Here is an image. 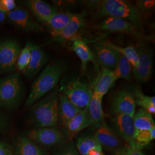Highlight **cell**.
<instances>
[{
  "label": "cell",
  "mask_w": 155,
  "mask_h": 155,
  "mask_svg": "<svg viewBox=\"0 0 155 155\" xmlns=\"http://www.w3.org/2000/svg\"><path fill=\"white\" fill-rule=\"evenodd\" d=\"M21 4L44 25L58 12L55 6L43 0L23 1Z\"/></svg>",
  "instance_id": "cell-13"
},
{
  "label": "cell",
  "mask_w": 155,
  "mask_h": 155,
  "mask_svg": "<svg viewBox=\"0 0 155 155\" xmlns=\"http://www.w3.org/2000/svg\"><path fill=\"white\" fill-rule=\"evenodd\" d=\"M141 16H149L155 9V0H138L134 6Z\"/></svg>",
  "instance_id": "cell-32"
},
{
  "label": "cell",
  "mask_w": 155,
  "mask_h": 155,
  "mask_svg": "<svg viewBox=\"0 0 155 155\" xmlns=\"http://www.w3.org/2000/svg\"><path fill=\"white\" fill-rule=\"evenodd\" d=\"M21 49L20 45L15 39L0 41V75L15 72L17 61Z\"/></svg>",
  "instance_id": "cell-6"
},
{
  "label": "cell",
  "mask_w": 155,
  "mask_h": 155,
  "mask_svg": "<svg viewBox=\"0 0 155 155\" xmlns=\"http://www.w3.org/2000/svg\"><path fill=\"white\" fill-rule=\"evenodd\" d=\"M93 54L98 63L102 68L113 71L119 61L120 54L115 50L110 48L101 43L94 45Z\"/></svg>",
  "instance_id": "cell-15"
},
{
  "label": "cell",
  "mask_w": 155,
  "mask_h": 155,
  "mask_svg": "<svg viewBox=\"0 0 155 155\" xmlns=\"http://www.w3.org/2000/svg\"><path fill=\"white\" fill-rule=\"evenodd\" d=\"M82 110L74 105L64 94L59 95L58 117V122L62 127H65L67 123Z\"/></svg>",
  "instance_id": "cell-19"
},
{
  "label": "cell",
  "mask_w": 155,
  "mask_h": 155,
  "mask_svg": "<svg viewBox=\"0 0 155 155\" xmlns=\"http://www.w3.org/2000/svg\"><path fill=\"white\" fill-rule=\"evenodd\" d=\"M86 15L85 12L74 14L71 20L66 26L55 37L52 38L49 43L53 41L63 43L76 37L78 31L84 25Z\"/></svg>",
  "instance_id": "cell-17"
},
{
  "label": "cell",
  "mask_w": 155,
  "mask_h": 155,
  "mask_svg": "<svg viewBox=\"0 0 155 155\" xmlns=\"http://www.w3.org/2000/svg\"><path fill=\"white\" fill-rule=\"evenodd\" d=\"M52 155H79V153L74 144L71 141L59 145L54 150Z\"/></svg>",
  "instance_id": "cell-33"
},
{
  "label": "cell",
  "mask_w": 155,
  "mask_h": 155,
  "mask_svg": "<svg viewBox=\"0 0 155 155\" xmlns=\"http://www.w3.org/2000/svg\"><path fill=\"white\" fill-rule=\"evenodd\" d=\"M66 69V63L62 61L51 63L45 67L33 82L25 105H32L55 89Z\"/></svg>",
  "instance_id": "cell-1"
},
{
  "label": "cell",
  "mask_w": 155,
  "mask_h": 155,
  "mask_svg": "<svg viewBox=\"0 0 155 155\" xmlns=\"http://www.w3.org/2000/svg\"><path fill=\"white\" fill-rule=\"evenodd\" d=\"M155 127L150 130H137L133 144L128 145L132 148L141 150L145 146L148 145L150 143L155 140Z\"/></svg>",
  "instance_id": "cell-30"
},
{
  "label": "cell",
  "mask_w": 155,
  "mask_h": 155,
  "mask_svg": "<svg viewBox=\"0 0 155 155\" xmlns=\"http://www.w3.org/2000/svg\"><path fill=\"white\" fill-rule=\"evenodd\" d=\"M27 136L36 144L45 147L61 145L69 141L65 134L56 127L34 129L28 132Z\"/></svg>",
  "instance_id": "cell-7"
},
{
  "label": "cell",
  "mask_w": 155,
  "mask_h": 155,
  "mask_svg": "<svg viewBox=\"0 0 155 155\" xmlns=\"http://www.w3.org/2000/svg\"><path fill=\"white\" fill-rule=\"evenodd\" d=\"M31 58L30 42H27L24 47L21 49L18 55L16 63V70L22 72L28 66Z\"/></svg>",
  "instance_id": "cell-31"
},
{
  "label": "cell",
  "mask_w": 155,
  "mask_h": 155,
  "mask_svg": "<svg viewBox=\"0 0 155 155\" xmlns=\"http://www.w3.org/2000/svg\"><path fill=\"white\" fill-rule=\"evenodd\" d=\"M31 58L27 67L22 71L28 79L35 77L47 63L48 58L41 47L30 42Z\"/></svg>",
  "instance_id": "cell-16"
},
{
  "label": "cell",
  "mask_w": 155,
  "mask_h": 155,
  "mask_svg": "<svg viewBox=\"0 0 155 155\" xmlns=\"http://www.w3.org/2000/svg\"><path fill=\"white\" fill-rule=\"evenodd\" d=\"M0 155H14V153L9 144L0 141Z\"/></svg>",
  "instance_id": "cell-36"
},
{
  "label": "cell",
  "mask_w": 155,
  "mask_h": 155,
  "mask_svg": "<svg viewBox=\"0 0 155 155\" xmlns=\"http://www.w3.org/2000/svg\"><path fill=\"white\" fill-rule=\"evenodd\" d=\"M90 126L91 121L87 107L72 118L65 127L68 141H72L80 132Z\"/></svg>",
  "instance_id": "cell-18"
},
{
  "label": "cell",
  "mask_w": 155,
  "mask_h": 155,
  "mask_svg": "<svg viewBox=\"0 0 155 155\" xmlns=\"http://www.w3.org/2000/svg\"><path fill=\"white\" fill-rule=\"evenodd\" d=\"M103 97L93 92L92 97L87 106V110L91 121V126L94 129H98L105 122V113L102 108Z\"/></svg>",
  "instance_id": "cell-20"
},
{
  "label": "cell",
  "mask_w": 155,
  "mask_h": 155,
  "mask_svg": "<svg viewBox=\"0 0 155 155\" xmlns=\"http://www.w3.org/2000/svg\"><path fill=\"white\" fill-rule=\"evenodd\" d=\"M126 150L127 155H145L141 150L132 148L128 145H126Z\"/></svg>",
  "instance_id": "cell-37"
},
{
  "label": "cell",
  "mask_w": 155,
  "mask_h": 155,
  "mask_svg": "<svg viewBox=\"0 0 155 155\" xmlns=\"http://www.w3.org/2000/svg\"><path fill=\"white\" fill-rule=\"evenodd\" d=\"M25 89L20 74L15 72L0 77V109L13 111L24 100Z\"/></svg>",
  "instance_id": "cell-4"
},
{
  "label": "cell",
  "mask_w": 155,
  "mask_h": 155,
  "mask_svg": "<svg viewBox=\"0 0 155 155\" xmlns=\"http://www.w3.org/2000/svg\"><path fill=\"white\" fill-rule=\"evenodd\" d=\"M9 21L17 29L27 33L45 32V28L33 20L30 13L21 7L16 8L6 15Z\"/></svg>",
  "instance_id": "cell-9"
},
{
  "label": "cell",
  "mask_w": 155,
  "mask_h": 155,
  "mask_svg": "<svg viewBox=\"0 0 155 155\" xmlns=\"http://www.w3.org/2000/svg\"><path fill=\"white\" fill-rule=\"evenodd\" d=\"M61 90L63 94L78 107L84 109L89 105L93 94V90L87 83L79 79H72L64 85Z\"/></svg>",
  "instance_id": "cell-5"
},
{
  "label": "cell",
  "mask_w": 155,
  "mask_h": 155,
  "mask_svg": "<svg viewBox=\"0 0 155 155\" xmlns=\"http://www.w3.org/2000/svg\"><path fill=\"white\" fill-rule=\"evenodd\" d=\"M60 91L56 87L43 99L34 104L31 111V120L35 129L57 126Z\"/></svg>",
  "instance_id": "cell-2"
},
{
  "label": "cell",
  "mask_w": 155,
  "mask_h": 155,
  "mask_svg": "<svg viewBox=\"0 0 155 155\" xmlns=\"http://www.w3.org/2000/svg\"><path fill=\"white\" fill-rule=\"evenodd\" d=\"M114 154V155H127V150H126V145L123 147L120 150H117Z\"/></svg>",
  "instance_id": "cell-38"
},
{
  "label": "cell",
  "mask_w": 155,
  "mask_h": 155,
  "mask_svg": "<svg viewBox=\"0 0 155 155\" xmlns=\"http://www.w3.org/2000/svg\"><path fill=\"white\" fill-rule=\"evenodd\" d=\"M74 13L69 12H58L50 20L45 24L52 38H54L70 21Z\"/></svg>",
  "instance_id": "cell-23"
},
{
  "label": "cell",
  "mask_w": 155,
  "mask_h": 155,
  "mask_svg": "<svg viewBox=\"0 0 155 155\" xmlns=\"http://www.w3.org/2000/svg\"><path fill=\"white\" fill-rule=\"evenodd\" d=\"M115 82L116 80L113 72L107 69L102 68L98 78V81L94 86L93 92L104 97Z\"/></svg>",
  "instance_id": "cell-24"
},
{
  "label": "cell",
  "mask_w": 155,
  "mask_h": 155,
  "mask_svg": "<svg viewBox=\"0 0 155 155\" xmlns=\"http://www.w3.org/2000/svg\"><path fill=\"white\" fill-rule=\"evenodd\" d=\"M77 150L81 155H88L91 150L102 151V148L94 136H84L78 138L77 142Z\"/></svg>",
  "instance_id": "cell-29"
},
{
  "label": "cell",
  "mask_w": 155,
  "mask_h": 155,
  "mask_svg": "<svg viewBox=\"0 0 155 155\" xmlns=\"http://www.w3.org/2000/svg\"><path fill=\"white\" fill-rule=\"evenodd\" d=\"M17 8L14 0H0V11L7 15Z\"/></svg>",
  "instance_id": "cell-35"
},
{
  "label": "cell",
  "mask_w": 155,
  "mask_h": 155,
  "mask_svg": "<svg viewBox=\"0 0 155 155\" xmlns=\"http://www.w3.org/2000/svg\"><path fill=\"white\" fill-rule=\"evenodd\" d=\"M97 16L99 18L116 17L131 22L138 30L143 28L141 15L131 3L123 0L97 1Z\"/></svg>",
  "instance_id": "cell-3"
},
{
  "label": "cell",
  "mask_w": 155,
  "mask_h": 155,
  "mask_svg": "<svg viewBox=\"0 0 155 155\" xmlns=\"http://www.w3.org/2000/svg\"><path fill=\"white\" fill-rule=\"evenodd\" d=\"M95 27L104 32H117L136 35L138 29L131 22L127 20L116 18L105 17L101 22L96 24Z\"/></svg>",
  "instance_id": "cell-14"
},
{
  "label": "cell",
  "mask_w": 155,
  "mask_h": 155,
  "mask_svg": "<svg viewBox=\"0 0 155 155\" xmlns=\"http://www.w3.org/2000/svg\"><path fill=\"white\" fill-rule=\"evenodd\" d=\"M11 127V122L8 116L0 110V134L7 133Z\"/></svg>",
  "instance_id": "cell-34"
},
{
  "label": "cell",
  "mask_w": 155,
  "mask_h": 155,
  "mask_svg": "<svg viewBox=\"0 0 155 155\" xmlns=\"http://www.w3.org/2000/svg\"><path fill=\"white\" fill-rule=\"evenodd\" d=\"M14 155H49L45 150L27 136H22L17 140Z\"/></svg>",
  "instance_id": "cell-22"
},
{
  "label": "cell",
  "mask_w": 155,
  "mask_h": 155,
  "mask_svg": "<svg viewBox=\"0 0 155 155\" xmlns=\"http://www.w3.org/2000/svg\"><path fill=\"white\" fill-rule=\"evenodd\" d=\"M136 103L133 95L127 90L121 89L112 95L110 101L109 114H127L133 116L136 110Z\"/></svg>",
  "instance_id": "cell-10"
},
{
  "label": "cell",
  "mask_w": 155,
  "mask_h": 155,
  "mask_svg": "<svg viewBox=\"0 0 155 155\" xmlns=\"http://www.w3.org/2000/svg\"><path fill=\"white\" fill-rule=\"evenodd\" d=\"M134 127L137 130H150L155 127V122L151 114L143 108H140L133 115Z\"/></svg>",
  "instance_id": "cell-25"
},
{
  "label": "cell",
  "mask_w": 155,
  "mask_h": 155,
  "mask_svg": "<svg viewBox=\"0 0 155 155\" xmlns=\"http://www.w3.org/2000/svg\"><path fill=\"white\" fill-rule=\"evenodd\" d=\"M102 44L117 51L120 55L124 56L129 63L131 64L133 68L136 67L139 64V55L136 49L132 45L126 47H120L114 45L108 41L101 42Z\"/></svg>",
  "instance_id": "cell-26"
},
{
  "label": "cell",
  "mask_w": 155,
  "mask_h": 155,
  "mask_svg": "<svg viewBox=\"0 0 155 155\" xmlns=\"http://www.w3.org/2000/svg\"><path fill=\"white\" fill-rule=\"evenodd\" d=\"M132 94L136 105L141 107V108H143L151 114H155V96L150 97L145 95L139 87L133 89V93Z\"/></svg>",
  "instance_id": "cell-27"
},
{
  "label": "cell",
  "mask_w": 155,
  "mask_h": 155,
  "mask_svg": "<svg viewBox=\"0 0 155 155\" xmlns=\"http://www.w3.org/2000/svg\"><path fill=\"white\" fill-rule=\"evenodd\" d=\"M133 117L127 114H117L111 118L113 130L126 141L128 145L133 144L137 132Z\"/></svg>",
  "instance_id": "cell-11"
},
{
  "label": "cell",
  "mask_w": 155,
  "mask_h": 155,
  "mask_svg": "<svg viewBox=\"0 0 155 155\" xmlns=\"http://www.w3.org/2000/svg\"><path fill=\"white\" fill-rule=\"evenodd\" d=\"M132 68L133 67L129 61L124 56L120 55L118 64L113 71L116 82L120 79H124L127 81H130L133 76Z\"/></svg>",
  "instance_id": "cell-28"
},
{
  "label": "cell",
  "mask_w": 155,
  "mask_h": 155,
  "mask_svg": "<svg viewBox=\"0 0 155 155\" xmlns=\"http://www.w3.org/2000/svg\"><path fill=\"white\" fill-rule=\"evenodd\" d=\"M6 18V15L0 11V22H4Z\"/></svg>",
  "instance_id": "cell-40"
},
{
  "label": "cell",
  "mask_w": 155,
  "mask_h": 155,
  "mask_svg": "<svg viewBox=\"0 0 155 155\" xmlns=\"http://www.w3.org/2000/svg\"><path fill=\"white\" fill-rule=\"evenodd\" d=\"M136 49L139 55V64L132 68V73L139 82H148L152 74L153 51L149 45L145 43H141Z\"/></svg>",
  "instance_id": "cell-8"
},
{
  "label": "cell",
  "mask_w": 155,
  "mask_h": 155,
  "mask_svg": "<svg viewBox=\"0 0 155 155\" xmlns=\"http://www.w3.org/2000/svg\"><path fill=\"white\" fill-rule=\"evenodd\" d=\"M94 136L100 143L102 148L113 152L114 153L124 147L122 145L121 139L105 121L97 129Z\"/></svg>",
  "instance_id": "cell-12"
},
{
  "label": "cell",
  "mask_w": 155,
  "mask_h": 155,
  "mask_svg": "<svg viewBox=\"0 0 155 155\" xmlns=\"http://www.w3.org/2000/svg\"><path fill=\"white\" fill-rule=\"evenodd\" d=\"M88 155H105L102 151H100L98 150H91L88 153Z\"/></svg>",
  "instance_id": "cell-39"
},
{
  "label": "cell",
  "mask_w": 155,
  "mask_h": 155,
  "mask_svg": "<svg viewBox=\"0 0 155 155\" xmlns=\"http://www.w3.org/2000/svg\"><path fill=\"white\" fill-rule=\"evenodd\" d=\"M72 41L71 49L76 54L82 62V68L84 71L90 61L96 64L95 58L92 50L88 45L79 37L76 36L71 40Z\"/></svg>",
  "instance_id": "cell-21"
}]
</instances>
